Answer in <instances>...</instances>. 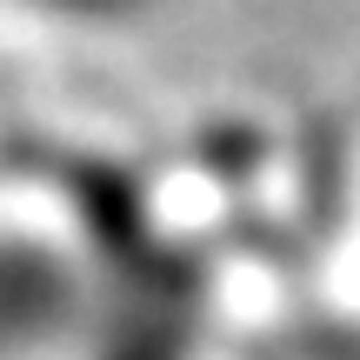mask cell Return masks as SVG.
<instances>
[{
	"label": "cell",
	"instance_id": "7a4b0ae2",
	"mask_svg": "<svg viewBox=\"0 0 360 360\" xmlns=\"http://www.w3.org/2000/svg\"><path fill=\"white\" fill-rule=\"evenodd\" d=\"M0 7L47 27H127L147 0H0Z\"/></svg>",
	"mask_w": 360,
	"mask_h": 360
},
{
	"label": "cell",
	"instance_id": "6da1fadb",
	"mask_svg": "<svg viewBox=\"0 0 360 360\" xmlns=\"http://www.w3.org/2000/svg\"><path fill=\"white\" fill-rule=\"evenodd\" d=\"M74 307L67 267L27 233H0V360H40Z\"/></svg>",
	"mask_w": 360,
	"mask_h": 360
}]
</instances>
